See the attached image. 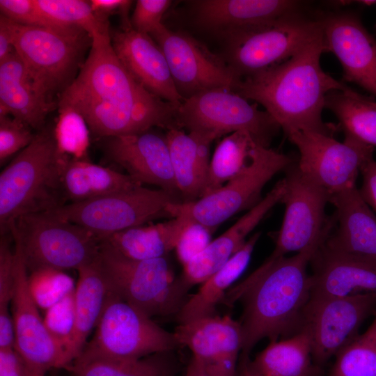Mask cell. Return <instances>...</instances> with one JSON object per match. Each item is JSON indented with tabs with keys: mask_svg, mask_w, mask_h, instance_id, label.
Returning a JSON list of instances; mask_svg holds the SVG:
<instances>
[{
	"mask_svg": "<svg viewBox=\"0 0 376 376\" xmlns=\"http://www.w3.org/2000/svg\"><path fill=\"white\" fill-rule=\"evenodd\" d=\"M86 59L58 100V109L79 113L90 131L107 138L136 134L155 127L180 128L178 109L148 92L127 72L116 54L110 31L95 32Z\"/></svg>",
	"mask_w": 376,
	"mask_h": 376,
	"instance_id": "cell-1",
	"label": "cell"
},
{
	"mask_svg": "<svg viewBox=\"0 0 376 376\" xmlns=\"http://www.w3.org/2000/svg\"><path fill=\"white\" fill-rule=\"evenodd\" d=\"M327 234L315 243L287 257H268L247 278L230 288L223 304L242 306L238 321L242 342L240 355L249 356L258 342L290 337L302 327L304 311L311 296L310 261Z\"/></svg>",
	"mask_w": 376,
	"mask_h": 376,
	"instance_id": "cell-2",
	"label": "cell"
},
{
	"mask_svg": "<svg viewBox=\"0 0 376 376\" xmlns=\"http://www.w3.org/2000/svg\"><path fill=\"white\" fill-rule=\"evenodd\" d=\"M324 52L321 31L288 60L241 79L235 92L260 104L287 136L297 131L334 136L336 126L322 118L325 97L347 86L322 70Z\"/></svg>",
	"mask_w": 376,
	"mask_h": 376,
	"instance_id": "cell-3",
	"label": "cell"
},
{
	"mask_svg": "<svg viewBox=\"0 0 376 376\" xmlns=\"http://www.w3.org/2000/svg\"><path fill=\"white\" fill-rule=\"evenodd\" d=\"M70 158L58 150L53 131L41 129L1 171V235L10 233L11 226L22 215L46 212L65 205L61 176Z\"/></svg>",
	"mask_w": 376,
	"mask_h": 376,
	"instance_id": "cell-4",
	"label": "cell"
},
{
	"mask_svg": "<svg viewBox=\"0 0 376 376\" xmlns=\"http://www.w3.org/2000/svg\"><path fill=\"white\" fill-rule=\"evenodd\" d=\"M98 260L110 291L150 318L175 316L189 297L166 257L130 258L101 240Z\"/></svg>",
	"mask_w": 376,
	"mask_h": 376,
	"instance_id": "cell-5",
	"label": "cell"
},
{
	"mask_svg": "<svg viewBox=\"0 0 376 376\" xmlns=\"http://www.w3.org/2000/svg\"><path fill=\"white\" fill-rule=\"evenodd\" d=\"M321 31L319 17L302 10L217 36L223 41L222 56L242 79L288 60Z\"/></svg>",
	"mask_w": 376,
	"mask_h": 376,
	"instance_id": "cell-6",
	"label": "cell"
},
{
	"mask_svg": "<svg viewBox=\"0 0 376 376\" xmlns=\"http://www.w3.org/2000/svg\"><path fill=\"white\" fill-rule=\"evenodd\" d=\"M10 233L30 272L42 268L78 270L99 255V237L49 212L20 216Z\"/></svg>",
	"mask_w": 376,
	"mask_h": 376,
	"instance_id": "cell-7",
	"label": "cell"
},
{
	"mask_svg": "<svg viewBox=\"0 0 376 376\" xmlns=\"http://www.w3.org/2000/svg\"><path fill=\"white\" fill-rule=\"evenodd\" d=\"M95 329L92 339L74 361L134 360L180 347L173 332L111 291Z\"/></svg>",
	"mask_w": 376,
	"mask_h": 376,
	"instance_id": "cell-8",
	"label": "cell"
},
{
	"mask_svg": "<svg viewBox=\"0 0 376 376\" xmlns=\"http://www.w3.org/2000/svg\"><path fill=\"white\" fill-rule=\"evenodd\" d=\"M91 45L85 31L63 33L16 23L14 50L39 93L54 106L55 97L59 98L77 77Z\"/></svg>",
	"mask_w": 376,
	"mask_h": 376,
	"instance_id": "cell-9",
	"label": "cell"
},
{
	"mask_svg": "<svg viewBox=\"0 0 376 376\" xmlns=\"http://www.w3.org/2000/svg\"><path fill=\"white\" fill-rule=\"evenodd\" d=\"M180 128L214 140L237 131H246L262 146L270 143L281 128L266 111L250 104L233 90L214 88L185 100L178 109Z\"/></svg>",
	"mask_w": 376,
	"mask_h": 376,
	"instance_id": "cell-10",
	"label": "cell"
},
{
	"mask_svg": "<svg viewBox=\"0 0 376 376\" xmlns=\"http://www.w3.org/2000/svg\"><path fill=\"white\" fill-rule=\"evenodd\" d=\"M293 163L290 156L260 146L251 162L221 188L193 202L172 203L169 213L171 218L183 214L217 228L232 216L258 203L265 185Z\"/></svg>",
	"mask_w": 376,
	"mask_h": 376,
	"instance_id": "cell-11",
	"label": "cell"
},
{
	"mask_svg": "<svg viewBox=\"0 0 376 376\" xmlns=\"http://www.w3.org/2000/svg\"><path fill=\"white\" fill-rule=\"evenodd\" d=\"M174 203L182 202L162 189L141 186L83 202L65 204L49 212L84 227L102 240L150 221L171 217L168 207Z\"/></svg>",
	"mask_w": 376,
	"mask_h": 376,
	"instance_id": "cell-12",
	"label": "cell"
},
{
	"mask_svg": "<svg viewBox=\"0 0 376 376\" xmlns=\"http://www.w3.org/2000/svg\"><path fill=\"white\" fill-rule=\"evenodd\" d=\"M285 171V190L281 203L285 208L274 249L269 256L272 258L304 250L331 232L336 223L334 215L325 214L331 195L306 177L297 162Z\"/></svg>",
	"mask_w": 376,
	"mask_h": 376,
	"instance_id": "cell-13",
	"label": "cell"
},
{
	"mask_svg": "<svg viewBox=\"0 0 376 376\" xmlns=\"http://www.w3.org/2000/svg\"><path fill=\"white\" fill-rule=\"evenodd\" d=\"M288 138L299 150L300 171L331 195L356 187L362 166L373 157L375 150L352 138L340 142L317 132L297 131Z\"/></svg>",
	"mask_w": 376,
	"mask_h": 376,
	"instance_id": "cell-14",
	"label": "cell"
},
{
	"mask_svg": "<svg viewBox=\"0 0 376 376\" xmlns=\"http://www.w3.org/2000/svg\"><path fill=\"white\" fill-rule=\"evenodd\" d=\"M162 49L175 88L185 100L214 88L235 91L241 78L221 54L181 31L163 25L150 36Z\"/></svg>",
	"mask_w": 376,
	"mask_h": 376,
	"instance_id": "cell-15",
	"label": "cell"
},
{
	"mask_svg": "<svg viewBox=\"0 0 376 376\" xmlns=\"http://www.w3.org/2000/svg\"><path fill=\"white\" fill-rule=\"evenodd\" d=\"M376 314V294L310 299L302 329L309 333L315 364L327 361L359 335L363 322Z\"/></svg>",
	"mask_w": 376,
	"mask_h": 376,
	"instance_id": "cell-16",
	"label": "cell"
},
{
	"mask_svg": "<svg viewBox=\"0 0 376 376\" xmlns=\"http://www.w3.org/2000/svg\"><path fill=\"white\" fill-rule=\"evenodd\" d=\"M15 243V242H14ZM15 285L11 300L14 348L34 372L45 375L52 368H65L64 349L44 323L28 284V270L21 249L15 243Z\"/></svg>",
	"mask_w": 376,
	"mask_h": 376,
	"instance_id": "cell-17",
	"label": "cell"
},
{
	"mask_svg": "<svg viewBox=\"0 0 376 376\" xmlns=\"http://www.w3.org/2000/svg\"><path fill=\"white\" fill-rule=\"evenodd\" d=\"M326 52L340 61L345 81L376 97V38L350 12H334L319 17Z\"/></svg>",
	"mask_w": 376,
	"mask_h": 376,
	"instance_id": "cell-18",
	"label": "cell"
},
{
	"mask_svg": "<svg viewBox=\"0 0 376 376\" xmlns=\"http://www.w3.org/2000/svg\"><path fill=\"white\" fill-rule=\"evenodd\" d=\"M107 158L140 184L157 186L182 203L165 135L145 132L103 139Z\"/></svg>",
	"mask_w": 376,
	"mask_h": 376,
	"instance_id": "cell-19",
	"label": "cell"
},
{
	"mask_svg": "<svg viewBox=\"0 0 376 376\" xmlns=\"http://www.w3.org/2000/svg\"><path fill=\"white\" fill-rule=\"evenodd\" d=\"M173 333L179 345L200 360L208 376H237L242 342L238 321L214 315L180 323Z\"/></svg>",
	"mask_w": 376,
	"mask_h": 376,
	"instance_id": "cell-20",
	"label": "cell"
},
{
	"mask_svg": "<svg viewBox=\"0 0 376 376\" xmlns=\"http://www.w3.org/2000/svg\"><path fill=\"white\" fill-rule=\"evenodd\" d=\"M118 59L145 89L179 108L184 100L174 84L165 55L154 39L132 27L111 33Z\"/></svg>",
	"mask_w": 376,
	"mask_h": 376,
	"instance_id": "cell-21",
	"label": "cell"
},
{
	"mask_svg": "<svg viewBox=\"0 0 376 376\" xmlns=\"http://www.w3.org/2000/svg\"><path fill=\"white\" fill-rule=\"evenodd\" d=\"M324 242L310 261V299L376 294V261L330 249Z\"/></svg>",
	"mask_w": 376,
	"mask_h": 376,
	"instance_id": "cell-22",
	"label": "cell"
},
{
	"mask_svg": "<svg viewBox=\"0 0 376 376\" xmlns=\"http://www.w3.org/2000/svg\"><path fill=\"white\" fill-rule=\"evenodd\" d=\"M285 190V182L282 178L258 203L185 265L181 276L185 283L190 288L194 285L201 284L224 265L244 244L246 237L267 212L281 203Z\"/></svg>",
	"mask_w": 376,
	"mask_h": 376,
	"instance_id": "cell-23",
	"label": "cell"
},
{
	"mask_svg": "<svg viewBox=\"0 0 376 376\" xmlns=\"http://www.w3.org/2000/svg\"><path fill=\"white\" fill-rule=\"evenodd\" d=\"M335 225L324 244L330 249L376 261V214L354 187L332 194Z\"/></svg>",
	"mask_w": 376,
	"mask_h": 376,
	"instance_id": "cell-24",
	"label": "cell"
},
{
	"mask_svg": "<svg viewBox=\"0 0 376 376\" xmlns=\"http://www.w3.org/2000/svg\"><path fill=\"white\" fill-rule=\"evenodd\" d=\"M187 3L196 25L217 35L304 10L303 3L294 0H194Z\"/></svg>",
	"mask_w": 376,
	"mask_h": 376,
	"instance_id": "cell-25",
	"label": "cell"
},
{
	"mask_svg": "<svg viewBox=\"0 0 376 376\" xmlns=\"http://www.w3.org/2000/svg\"><path fill=\"white\" fill-rule=\"evenodd\" d=\"M55 108L39 93L15 50L0 62V116H10L38 131Z\"/></svg>",
	"mask_w": 376,
	"mask_h": 376,
	"instance_id": "cell-26",
	"label": "cell"
},
{
	"mask_svg": "<svg viewBox=\"0 0 376 376\" xmlns=\"http://www.w3.org/2000/svg\"><path fill=\"white\" fill-rule=\"evenodd\" d=\"M77 272L79 279L75 291V322L65 350V368L82 352L92 329L98 324L110 294L98 257Z\"/></svg>",
	"mask_w": 376,
	"mask_h": 376,
	"instance_id": "cell-27",
	"label": "cell"
},
{
	"mask_svg": "<svg viewBox=\"0 0 376 376\" xmlns=\"http://www.w3.org/2000/svg\"><path fill=\"white\" fill-rule=\"evenodd\" d=\"M142 185L127 174L87 159L70 158L61 176L62 194L65 204L83 202Z\"/></svg>",
	"mask_w": 376,
	"mask_h": 376,
	"instance_id": "cell-28",
	"label": "cell"
},
{
	"mask_svg": "<svg viewBox=\"0 0 376 376\" xmlns=\"http://www.w3.org/2000/svg\"><path fill=\"white\" fill-rule=\"evenodd\" d=\"M191 220L183 214L151 225H141L114 233L102 240L123 256L136 260L166 257L175 249Z\"/></svg>",
	"mask_w": 376,
	"mask_h": 376,
	"instance_id": "cell-29",
	"label": "cell"
},
{
	"mask_svg": "<svg viewBox=\"0 0 376 376\" xmlns=\"http://www.w3.org/2000/svg\"><path fill=\"white\" fill-rule=\"evenodd\" d=\"M260 236V233L251 236L224 265L203 282L195 294L189 296L175 316L179 324L216 315L217 305L223 304L227 291L246 269Z\"/></svg>",
	"mask_w": 376,
	"mask_h": 376,
	"instance_id": "cell-30",
	"label": "cell"
},
{
	"mask_svg": "<svg viewBox=\"0 0 376 376\" xmlns=\"http://www.w3.org/2000/svg\"><path fill=\"white\" fill-rule=\"evenodd\" d=\"M258 373L274 376H317L318 366L312 357L309 333L302 329L287 338L269 342L255 359L248 361Z\"/></svg>",
	"mask_w": 376,
	"mask_h": 376,
	"instance_id": "cell-31",
	"label": "cell"
},
{
	"mask_svg": "<svg viewBox=\"0 0 376 376\" xmlns=\"http://www.w3.org/2000/svg\"><path fill=\"white\" fill-rule=\"evenodd\" d=\"M324 107L335 114L345 137L376 148V102L347 86L329 92Z\"/></svg>",
	"mask_w": 376,
	"mask_h": 376,
	"instance_id": "cell-32",
	"label": "cell"
},
{
	"mask_svg": "<svg viewBox=\"0 0 376 376\" xmlns=\"http://www.w3.org/2000/svg\"><path fill=\"white\" fill-rule=\"evenodd\" d=\"M260 146L246 131H237L224 137L210 159L201 197L221 188L237 175L251 162Z\"/></svg>",
	"mask_w": 376,
	"mask_h": 376,
	"instance_id": "cell-33",
	"label": "cell"
},
{
	"mask_svg": "<svg viewBox=\"0 0 376 376\" xmlns=\"http://www.w3.org/2000/svg\"><path fill=\"white\" fill-rule=\"evenodd\" d=\"M165 136L182 203L195 201L201 197L204 187L198 164L196 136L181 128L169 130Z\"/></svg>",
	"mask_w": 376,
	"mask_h": 376,
	"instance_id": "cell-34",
	"label": "cell"
},
{
	"mask_svg": "<svg viewBox=\"0 0 376 376\" xmlns=\"http://www.w3.org/2000/svg\"><path fill=\"white\" fill-rule=\"evenodd\" d=\"M170 352L134 360L97 359L74 361L66 369L72 376H172L168 358Z\"/></svg>",
	"mask_w": 376,
	"mask_h": 376,
	"instance_id": "cell-35",
	"label": "cell"
},
{
	"mask_svg": "<svg viewBox=\"0 0 376 376\" xmlns=\"http://www.w3.org/2000/svg\"><path fill=\"white\" fill-rule=\"evenodd\" d=\"M335 357L329 376H376V314L368 328Z\"/></svg>",
	"mask_w": 376,
	"mask_h": 376,
	"instance_id": "cell-36",
	"label": "cell"
},
{
	"mask_svg": "<svg viewBox=\"0 0 376 376\" xmlns=\"http://www.w3.org/2000/svg\"><path fill=\"white\" fill-rule=\"evenodd\" d=\"M41 10L53 21L66 27L79 28L91 36L109 30L108 19L98 17L89 1L82 0H36Z\"/></svg>",
	"mask_w": 376,
	"mask_h": 376,
	"instance_id": "cell-37",
	"label": "cell"
},
{
	"mask_svg": "<svg viewBox=\"0 0 376 376\" xmlns=\"http://www.w3.org/2000/svg\"><path fill=\"white\" fill-rule=\"evenodd\" d=\"M58 112L53 130L58 150L72 159H86L91 132L86 121L71 109H58Z\"/></svg>",
	"mask_w": 376,
	"mask_h": 376,
	"instance_id": "cell-38",
	"label": "cell"
},
{
	"mask_svg": "<svg viewBox=\"0 0 376 376\" xmlns=\"http://www.w3.org/2000/svg\"><path fill=\"white\" fill-rule=\"evenodd\" d=\"M30 292L38 307L45 311L75 290L72 278L52 268H42L30 272L28 276Z\"/></svg>",
	"mask_w": 376,
	"mask_h": 376,
	"instance_id": "cell-39",
	"label": "cell"
},
{
	"mask_svg": "<svg viewBox=\"0 0 376 376\" xmlns=\"http://www.w3.org/2000/svg\"><path fill=\"white\" fill-rule=\"evenodd\" d=\"M1 15L24 26L46 28L63 33L84 31L60 25L50 19L36 0H0Z\"/></svg>",
	"mask_w": 376,
	"mask_h": 376,
	"instance_id": "cell-40",
	"label": "cell"
},
{
	"mask_svg": "<svg viewBox=\"0 0 376 376\" xmlns=\"http://www.w3.org/2000/svg\"><path fill=\"white\" fill-rule=\"evenodd\" d=\"M75 291L45 311L43 318L46 328L64 351L75 327Z\"/></svg>",
	"mask_w": 376,
	"mask_h": 376,
	"instance_id": "cell-41",
	"label": "cell"
},
{
	"mask_svg": "<svg viewBox=\"0 0 376 376\" xmlns=\"http://www.w3.org/2000/svg\"><path fill=\"white\" fill-rule=\"evenodd\" d=\"M31 127L10 116H0V162L26 148L35 135Z\"/></svg>",
	"mask_w": 376,
	"mask_h": 376,
	"instance_id": "cell-42",
	"label": "cell"
},
{
	"mask_svg": "<svg viewBox=\"0 0 376 376\" xmlns=\"http://www.w3.org/2000/svg\"><path fill=\"white\" fill-rule=\"evenodd\" d=\"M215 229L194 221L187 224L175 249L183 266L207 247L212 241V235Z\"/></svg>",
	"mask_w": 376,
	"mask_h": 376,
	"instance_id": "cell-43",
	"label": "cell"
},
{
	"mask_svg": "<svg viewBox=\"0 0 376 376\" xmlns=\"http://www.w3.org/2000/svg\"><path fill=\"white\" fill-rule=\"evenodd\" d=\"M170 0H138L130 19L132 28L151 36L164 24L162 19L171 5Z\"/></svg>",
	"mask_w": 376,
	"mask_h": 376,
	"instance_id": "cell-44",
	"label": "cell"
},
{
	"mask_svg": "<svg viewBox=\"0 0 376 376\" xmlns=\"http://www.w3.org/2000/svg\"><path fill=\"white\" fill-rule=\"evenodd\" d=\"M8 234L1 235L0 240V318L11 316L8 305L15 285V252Z\"/></svg>",
	"mask_w": 376,
	"mask_h": 376,
	"instance_id": "cell-45",
	"label": "cell"
},
{
	"mask_svg": "<svg viewBox=\"0 0 376 376\" xmlns=\"http://www.w3.org/2000/svg\"><path fill=\"white\" fill-rule=\"evenodd\" d=\"M36 373L15 348L0 349V376H33Z\"/></svg>",
	"mask_w": 376,
	"mask_h": 376,
	"instance_id": "cell-46",
	"label": "cell"
},
{
	"mask_svg": "<svg viewBox=\"0 0 376 376\" xmlns=\"http://www.w3.org/2000/svg\"><path fill=\"white\" fill-rule=\"evenodd\" d=\"M93 12L100 18L108 19L113 13L121 15L123 22V29L132 27L128 13L132 1L127 0H91L89 1Z\"/></svg>",
	"mask_w": 376,
	"mask_h": 376,
	"instance_id": "cell-47",
	"label": "cell"
},
{
	"mask_svg": "<svg viewBox=\"0 0 376 376\" xmlns=\"http://www.w3.org/2000/svg\"><path fill=\"white\" fill-rule=\"evenodd\" d=\"M360 173L362 175L363 182L359 193L376 214V161L374 158L370 159L361 167Z\"/></svg>",
	"mask_w": 376,
	"mask_h": 376,
	"instance_id": "cell-48",
	"label": "cell"
},
{
	"mask_svg": "<svg viewBox=\"0 0 376 376\" xmlns=\"http://www.w3.org/2000/svg\"><path fill=\"white\" fill-rule=\"evenodd\" d=\"M16 23L0 15V62L13 51Z\"/></svg>",
	"mask_w": 376,
	"mask_h": 376,
	"instance_id": "cell-49",
	"label": "cell"
},
{
	"mask_svg": "<svg viewBox=\"0 0 376 376\" xmlns=\"http://www.w3.org/2000/svg\"><path fill=\"white\" fill-rule=\"evenodd\" d=\"M185 376H208V375L206 373L200 360L192 356Z\"/></svg>",
	"mask_w": 376,
	"mask_h": 376,
	"instance_id": "cell-50",
	"label": "cell"
},
{
	"mask_svg": "<svg viewBox=\"0 0 376 376\" xmlns=\"http://www.w3.org/2000/svg\"><path fill=\"white\" fill-rule=\"evenodd\" d=\"M248 355H240V363L238 365L237 376H274L270 375L258 373L253 371L249 366Z\"/></svg>",
	"mask_w": 376,
	"mask_h": 376,
	"instance_id": "cell-51",
	"label": "cell"
},
{
	"mask_svg": "<svg viewBox=\"0 0 376 376\" xmlns=\"http://www.w3.org/2000/svg\"><path fill=\"white\" fill-rule=\"evenodd\" d=\"M33 376H45V375H40V374H38V373H36L33 375Z\"/></svg>",
	"mask_w": 376,
	"mask_h": 376,
	"instance_id": "cell-52",
	"label": "cell"
},
{
	"mask_svg": "<svg viewBox=\"0 0 376 376\" xmlns=\"http://www.w3.org/2000/svg\"><path fill=\"white\" fill-rule=\"evenodd\" d=\"M375 28H376V25H375Z\"/></svg>",
	"mask_w": 376,
	"mask_h": 376,
	"instance_id": "cell-53",
	"label": "cell"
}]
</instances>
